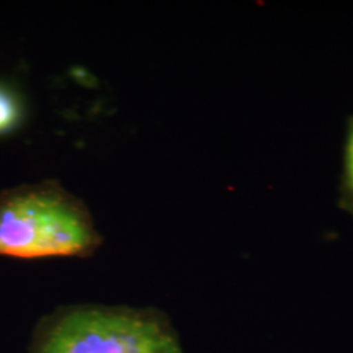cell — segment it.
<instances>
[{"label":"cell","mask_w":353,"mask_h":353,"mask_svg":"<svg viewBox=\"0 0 353 353\" xmlns=\"http://www.w3.org/2000/svg\"><path fill=\"white\" fill-rule=\"evenodd\" d=\"M101 242L87 205L57 181L0 194V256L87 258Z\"/></svg>","instance_id":"6da1fadb"},{"label":"cell","mask_w":353,"mask_h":353,"mask_svg":"<svg viewBox=\"0 0 353 353\" xmlns=\"http://www.w3.org/2000/svg\"><path fill=\"white\" fill-rule=\"evenodd\" d=\"M29 353H185L157 309L71 305L39 321Z\"/></svg>","instance_id":"7a4b0ae2"},{"label":"cell","mask_w":353,"mask_h":353,"mask_svg":"<svg viewBox=\"0 0 353 353\" xmlns=\"http://www.w3.org/2000/svg\"><path fill=\"white\" fill-rule=\"evenodd\" d=\"M24 119V105L12 88L0 83V137L12 132Z\"/></svg>","instance_id":"3957f363"},{"label":"cell","mask_w":353,"mask_h":353,"mask_svg":"<svg viewBox=\"0 0 353 353\" xmlns=\"http://www.w3.org/2000/svg\"><path fill=\"white\" fill-rule=\"evenodd\" d=\"M344 199L353 210V121L350 123L345 153H344V176H343Z\"/></svg>","instance_id":"277c9868"}]
</instances>
